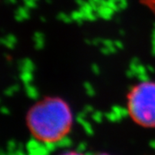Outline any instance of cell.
Returning a JSON list of instances; mask_svg holds the SVG:
<instances>
[{"label":"cell","mask_w":155,"mask_h":155,"mask_svg":"<svg viewBox=\"0 0 155 155\" xmlns=\"http://www.w3.org/2000/svg\"><path fill=\"white\" fill-rule=\"evenodd\" d=\"M72 121L71 108L60 97H45L27 114L28 130L36 140L46 143L64 138L72 128Z\"/></svg>","instance_id":"6da1fadb"},{"label":"cell","mask_w":155,"mask_h":155,"mask_svg":"<svg viewBox=\"0 0 155 155\" xmlns=\"http://www.w3.org/2000/svg\"><path fill=\"white\" fill-rule=\"evenodd\" d=\"M127 111L134 122L144 127H155V82L142 81L127 95Z\"/></svg>","instance_id":"7a4b0ae2"},{"label":"cell","mask_w":155,"mask_h":155,"mask_svg":"<svg viewBox=\"0 0 155 155\" xmlns=\"http://www.w3.org/2000/svg\"><path fill=\"white\" fill-rule=\"evenodd\" d=\"M61 155H84L83 153H78V152H67V153H65Z\"/></svg>","instance_id":"3957f363"},{"label":"cell","mask_w":155,"mask_h":155,"mask_svg":"<svg viewBox=\"0 0 155 155\" xmlns=\"http://www.w3.org/2000/svg\"><path fill=\"white\" fill-rule=\"evenodd\" d=\"M98 155H110V154H107V153H101V154H98Z\"/></svg>","instance_id":"277c9868"}]
</instances>
